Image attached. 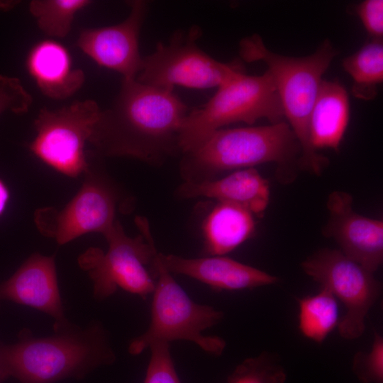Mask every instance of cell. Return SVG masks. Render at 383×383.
I'll use <instances>...</instances> for the list:
<instances>
[{
  "label": "cell",
  "instance_id": "6da1fadb",
  "mask_svg": "<svg viewBox=\"0 0 383 383\" xmlns=\"http://www.w3.org/2000/svg\"><path fill=\"white\" fill-rule=\"evenodd\" d=\"M189 111L173 89L123 79L112 105L101 111L89 142L101 155L158 163L180 152L179 131Z\"/></svg>",
  "mask_w": 383,
  "mask_h": 383
},
{
  "label": "cell",
  "instance_id": "7a4b0ae2",
  "mask_svg": "<svg viewBox=\"0 0 383 383\" xmlns=\"http://www.w3.org/2000/svg\"><path fill=\"white\" fill-rule=\"evenodd\" d=\"M53 330L50 336L35 338L23 328L16 343H0V374L4 380L9 377L21 383L80 379L116 360L109 334L98 321L85 328L70 321L54 323Z\"/></svg>",
  "mask_w": 383,
  "mask_h": 383
},
{
  "label": "cell",
  "instance_id": "3957f363",
  "mask_svg": "<svg viewBox=\"0 0 383 383\" xmlns=\"http://www.w3.org/2000/svg\"><path fill=\"white\" fill-rule=\"evenodd\" d=\"M241 58L248 62L262 61L267 66L278 92L284 117L296 136L301 155L300 168L320 175L328 159L315 150L310 143L309 121L319 91L322 77L338 54L328 39L315 52L294 57L274 53L257 34L244 38L239 43Z\"/></svg>",
  "mask_w": 383,
  "mask_h": 383
},
{
  "label": "cell",
  "instance_id": "277c9868",
  "mask_svg": "<svg viewBox=\"0 0 383 383\" xmlns=\"http://www.w3.org/2000/svg\"><path fill=\"white\" fill-rule=\"evenodd\" d=\"M299 153V143L284 121L262 126L220 128L197 147L183 153L181 172L185 182H200L223 172L275 162L284 173H284H289V165L296 160L298 162Z\"/></svg>",
  "mask_w": 383,
  "mask_h": 383
},
{
  "label": "cell",
  "instance_id": "5b68a950",
  "mask_svg": "<svg viewBox=\"0 0 383 383\" xmlns=\"http://www.w3.org/2000/svg\"><path fill=\"white\" fill-rule=\"evenodd\" d=\"M282 103L270 72L251 76L244 72L217 88L201 106L189 111L179 131L180 152H189L213 131L237 122L252 124L261 118L282 121Z\"/></svg>",
  "mask_w": 383,
  "mask_h": 383
},
{
  "label": "cell",
  "instance_id": "8992f818",
  "mask_svg": "<svg viewBox=\"0 0 383 383\" xmlns=\"http://www.w3.org/2000/svg\"><path fill=\"white\" fill-rule=\"evenodd\" d=\"M157 281L152 292L150 322L147 331L129 344L130 354L137 355L157 342L187 340L213 355H221L225 340L218 336L204 335L203 332L220 323L221 311L194 302L177 284L162 262L157 252L153 260Z\"/></svg>",
  "mask_w": 383,
  "mask_h": 383
},
{
  "label": "cell",
  "instance_id": "52a82bcc",
  "mask_svg": "<svg viewBox=\"0 0 383 383\" xmlns=\"http://www.w3.org/2000/svg\"><path fill=\"white\" fill-rule=\"evenodd\" d=\"M135 222L140 235L128 236L116 220L104 234L109 244L107 252L89 248L78 257L79 267L92 280L97 300L111 296L118 287L144 299L155 289V282L148 267L153 264L157 251L147 219L138 216Z\"/></svg>",
  "mask_w": 383,
  "mask_h": 383
},
{
  "label": "cell",
  "instance_id": "ba28073f",
  "mask_svg": "<svg viewBox=\"0 0 383 383\" xmlns=\"http://www.w3.org/2000/svg\"><path fill=\"white\" fill-rule=\"evenodd\" d=\"M201 36L193 26L175 31L167 43H157L152 53L143 57L135 79L173 90L174 86L204 89L218 88L243 72L240 64L221 62L202 50L196 43Z\"/></svg>",
  "mask_w": 383,
  "mask_h": 383
},
{
  "label": "cell",
  "instance_id": "9c48e42d",
  "mask_svg": "<svg viewBox=\"0 0 383 383\" xmlns=\"http://www.w3.org/2000/svg\"><path fill=\"white\" fill-rule=\"evenodd\" d=\"M101 109L93 100L74 101L55 110L42 109L35 120L30 152L43 163L70 177L84 174L89 142Z\"/></svg>",
  "mask_w": 383,
  "mask_h": 383
},
{
  "label": "cell",
  "instance_id": "30bf717a",
  "mask_svg": "<svg viewBox=\"0 0 383 383\" xmlns=\"http://www.w3.org/2000/svg\"><path fill=\"white\" fill-rule=\"evenodd\" d=\"M301 267L344 304L346 313L338 324L340 335L348 340L360 337L366 316L380 294V284L374 273L340 250L328 248L307 257Z\"/></svg>",
  "mask_w": 383,
  "mask_h": 383
},
{
  "label": "cell",
  "instance_id": "8fae6325",
  "mask_svg": "<svg viewBox=\"0 0 383 383\" xmlns=\"http://www.w3.org/2000/svg\"><path fill=\"white\" fill-rule=\"evenodd\" d=\"M84 174L82 186L63 209L44 208L35 214L39 231L60 245L88 233L104 235L116 221L113 187L91 164Z\"/></svg>",
  "mask_w": 383,
  "mask_h": 383
},
{
  "label": "cell",
  "instance_id": "7c38bea8",
  "mask_svg": "<svg viewBox=\"0 0 383 383\" xmlns=\"http://www.w3.org/2000/svg\"><path fill=\"white\" fill-rule=\"evenodd\" d=\"M130 13L122 22L82 30L77 45L99 65L118 72L123 79H135L143 62L139 36L148 4L130 1Z\"/></svg>",
  "mask_w": 383,
  "mask_h": 383
},
{
  "label": "cell",
  "instance_id": "4fadbf2b",
  "mask_svg": "<svg viewBox=\"0 0 383 383\" xmlns=\"http://www.w3.org/2000/svg\"><path fill=\"white\" fill-rule=\"evenodd\" d=\"M353 204L348 192L330 194L326 204L328 220L323 235L333 238L345 256L374 273L383 261V221L357 213Z\"/></svg>",
  "mask_w": 383,
  "mask_h": 383
},
{
  "label": "cell",
  "instance_id": "5bb4252c",
  "mask_svg": "<svg viewBox=\"0 0 383 383\" xmlns=\"http://www.w3.org/2000/svg\"><path fill=\"white\" fill-rule=\"evenodd\" d=\"M1 300L36 309L53 318L55 323L68 322L64 313L53 255H30L9 279L0 284Z\"/></svg>",
  "mask_w": 383,
  "mask_h": 383
},
{
  "label": "cell",
  "instance_id": "9a60e30c",
  "mask_svg": "<svg viewBox=\"0 0 383 383\" xmlns=\"http://www.w3.org/2000/svg\"><path fill=\"white\" fill-rule=\"evenodd\" d=\"M171 272L197 279L218 290H240L275 284L279 279L264 271L223 255L184 258L159 253Z\"/></svg>",
  "mask_w": 383,
  "mask_h": 383
},
{
  "label": "cell",
  "instance_id": "2e32d148",
  "mask_svg": "<svg viewBox=\"0 0 383 383\" xmlns=\"http://www.w3.org/2000/svg\"><path fill=\"white\" fill-rule=\"evenodd\" d=\"M182 198L207 197L241 206L261 216L270 201V184L253 167L236 170L218 179L185 182L178 191Z\"/></svg>",
  "mask_w": 383,
  "mask_h": 383
},
{
  "label": "cell",
  "instance_id": "e0dca14e",
  "mask_svg": "<svg viewBox=\"0 0 383 383\" xmlns=\"http://www.w3.org/2000/svg\"><path fill=\"white\" fill-rule=\"evenodd\" d=\"M26 67L40 91L56 100L72 96L85 79L82 70L73 67L67 49L50 39L33 46L27 56Z\"/></svg>",
  "mask_w": 383,
  "mask_h": 383
},
{
  "label": "cell",
  "instance_id": "ac0fdd59",
  "mask_svg": "<svg viewBox=\"0 0 383 383\" xmlns=\"http://www.w3.org/2000/svg\"><path fill=\"white\" fill-rule=\"evenodd\" d=\"M350 118L348 92L338 82L323 80L309 121L310 143L317 150H339Z\"/></svg>",
  "mask_w": 383,
  "mask_h": 383
},
{
  "label": "cell",
  "instance_id": "d6986e66",
  "mask_svg": "<svg viewBox=\"0 0 383 383\" xmlns=\"http://www.w3.org/2000/svg\"><path fill=\"white\" fill-rule=\"evenodd\" d=\"M255 229L251 212L237 205L218 202L204 221L206 250L213 256L223 255L248 239Z\"/></svg>",
  "mask_w": 383,
  "mask_h": 383
},
{
  "label": "cell",
  "instance_id": "ffe728a7",
  "mask_svg": "<svg viewBox=\"0 0 383 383\" xmlns=\"http://www.w3.org/2000/svg\"><path fill=\"white\" fill-rule=\"evenodd\" d=\"M345 71L353 79L352 93L362 100H372L383 81L382 40H371L343 61Z\"/></svg>",
  "mask_w": 383,
  "mask_h": 383
},
{
  "label": "cell",
  "instance_id": "44dd1931",
  "mask_svg": "<svg viewBox=\"0 0 383 383\" xmlns=\"http://www.w3.org/2000/svg\"><path fill=\"white\" fill-rule=\"evenodd\" d=\"M337 299L327 289L299 300V328L306 338L323 342L338 324Z\"/></svg>",
  "mask_w": 383,
  "mask_h": 383
},
{
  "label": "cell",
  "instance_id": "7402d4cb",
  "mask_svg": "<svg viewBox=\"0 0 383 383\" xmlns=\"http://www.w3.org/2000/svg\"><path fill=\"white\" fill-rule=\"evenodd\" d=\"M91 4L89 0H33L29 10L45 35L64 38L71 30L75 14Z\"/></svg>",
  "mask_w": 383,
  "mask_h": 383
},
{
  "label": "cell",
  "instance_id": "603a6c76",
  "mask_svg": "<svg viewBox=\"0 0 383 383\" xmlns=\"http://www.w3.org/2000/svg\"><path fill=\"white\" fill-rule=\"evenodd\" d=\"M285 379L283 368L262 353L238 365L229 376L228 383H284Z\"/></svg>",
  "mask_w": 383,
  "mask_h": 383
},
{
  "label": "cell",
  "instance_id": "cb8c5ba5",
  "mask_svg": "<svg viewBox=\"0 0 383 383\" xmlns=\"http://www.w3.org/2000/svg\"><path fill=\"white\" fill-rule=\"evenodd\" d=\"M353 370L363 383L383 382V338L377 332H374L370 351L359 352L355 356Z\"/></svg>",
  "mask_w": 383,
  "mask_h": 383
},
{
  "label": "cell",
  "instance_id": "d4e9b609",
  "mask_svg": "<svg viewBox=\"0 0 383 383\" xmlns=\"http://www.w3.org/2000/svg\"><path fill=\"white\" fill-rule=\"evenodd\" d=\"M144 383H181L172 359L170 343L152 344Z\"/></svg>",
  "mask_w": 383,
  "mask_h": 383
},
{
  "label": "cell",
  "instance_id": "484cf974",
  "mask_svg": "<svg viewBox=\"0 0 383 383\" xmlns=\"http://www.w3.org/2000/svg\"><path fill=\"white\" fill-rule=\"evenodd\" d=\"M32 101V96L18 78L0 74V115L5 111L24 113Z\"/></svg>",
  "mask_w": 383,
  "mask_h": 383
},
{
  "label": "cell",
  "instance_id": "4316f807",
  "mask_svg": "<svg viewBox=\"0 0 383 383\" xmlns=\"http://www.w3.org/2000/svg\"><path fill=\"white\" fill-rule=\"evenodd\" d=\"M356 12L371 40H382L383 1H362L357 6Z\"/></svg>",
  "mask_w": 383,
  "mask_h": 383
},
{
  "label": "cell",
  "instance_id": "83f0119b",
  "mask_svg": "<svg viewBox=\"0 0 383 383\" xmlns=\"http://www.w3.org/2000/svg\"><path fill=\"white\" fill-rule=\"evenodd\" d=\"M9 190L4 183L0 179V215L3 213L9 200Z\"/></svg>",
  "mask_w": 383,
  "mask_h": 383
},
{
  "label": "cell",
  "instance_id": "f1b7e54d",
  "mask_svg": "<svg viewBox=\"0 0 383 383\" xmlns=\"http://www.w3.org/2000/svg\"><path fill=\"white\" fill-rule=\"evenodd\" d=\"M4 379L2 377V376L0 374V383L4 381Z\"/></svg>",
  "mask_w": 383,
  "mask_h": 383
}]
</instances>
